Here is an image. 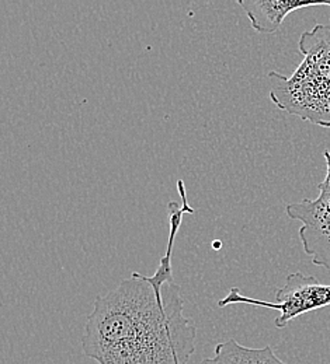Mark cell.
Masks as SVG:
<instances>
[{
  "instance_id": "1",
  "label": "cell",
  "mask_w": 330,
  "mask_h": 364,
  "mask_svg": "<svg viewBox=\"0 0 330 364\" xmlns=\"http://www.w3.org/2000/svg\"><path fill=\"white\" fill-rule=\"evenodd\" d=\"M180 287L159 299L141 273L95 300L85 325L83 353L98 364H187L197 328L185 316Z\"/></svg>"
},
{
  "instance_id": "2",
  "label": "cell",
  "mask_w": 330,
  "mask_h": 364,
  "mask_svg": "<svg viewBox=\"0 0 330 364\" xmlns=\"http://www.w3.org/2000/svg\"><path fill=\"white\" fill-rule=\"evenodd\" d=\"M298 50L304 58L289 77L270 72V100L282 111L330 128V26L305 31Z\"/></svg>"
},
{
  "instance_id": "3",
  "label": "cell",
  "mask_w": 330,
  "mask_h": 364,
  "mask_svg": "<svg viewBox=\"0 0 330 364\" xmlns=\"http://www.w3.org/2000/svg\"><path fill=\"white\" fill-rule=\"evenodd\" d=\"M240 303L279 311L280 316L274 319V323L279 329H283L299 316L330 306V284L321 283L315 276L291 273L287 276L283 287L277 290L276 303L243 296L237 287H232L228 296L218 301V307Z\"/></svg>"
},
{
  "instance_id": "4",
  "label": "cell",
  "mask_w": 330,
  "mask_h": 364,
  "mask_svg": "<svg viewBox=\"0 0 330 364\" xmlns=\"http://www.w3.org/2000/svg\"><path fill=\"white\" fill-rule=\"evenodd\" d=\"M326 177L319 183V196L288 203L285 212L289 219L302 223L299 238L304 251L318 267L330 269V151H324Z\"/></svg>"
},
{
  "instance_id": "5",
  "label": "cell",
  "mask_w": 330,
  "mask_h": 364,
  "mask_svg": "<svg viewBox=\"0 0 330 364\" xmlns=\"http://www.w3.org/2000/svg\"><path fill=\"white\" fill-rule=\"evenodd\" d=\"M250 20L252 28L259 34L277 33L285 17L299 9L326 6L330 7V0L326 1H301V0H237Z\"/></svg>"
},
{
  "instance_id": "6",
  "label": "cell",
  "mask_w": 330,
  "mask_h": 364,
  "mask_svg": "<svg viewBox=\"0 0 330 364\" xmlns=\"http://www.w3.org/2000/svg\"><path fill=\"white\" fill-rule=\"evenodd\" d=\"M177 191H179V195L182 198V206L175 200L169 202V205H167L169 222H170V235H169L166 254L160 258L156 272L153 273L152 276H145L148 283L153 287V290H155V293L159 299H163V289L167 284L175 283V277H173V272H172V255H173V250H175V241H176L177 231L182 226V222H183V216H185V213H194L195 212V209L189 205V199H187V193H186V185H185L183 180L177 181Z\"/></svg>"
},
{
  "instance_id": "7",
  "label": "cell",
  "mask_w": 330,
  "mask_h": 364,
  "mask_svg": "<svg viewBox=\"0 0 330 364\" xmlns=\"http://www.w3.org/2000/svg\"><path fill=\"white\" fill-rule=\"evenodd\" d=\"M200 364H288L270 348H247L235 339L218 343L214 355Z\"/></svg>"
},
{
  "instance_id": "8",
  "label": "cell",
  "mask_w": 330,
  "mask_h": 364,
  "mask_svg": "<svg viewBox=\"0 0 330 364\" xmlns=\"http://www.w3.org/2000/svg\"><path fill=\"white\" fill-rule=\"evenodd\" d=\"M221 245H222L221 241H214V242H212V248H214V250H220Z\"/></svg>"
}]
</instances>
